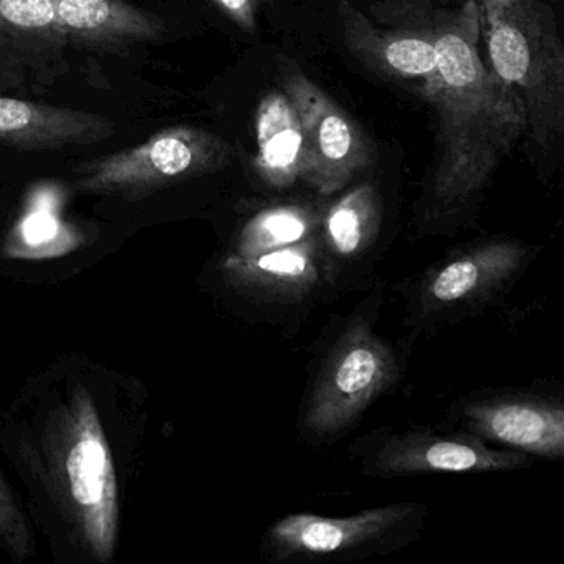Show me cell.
I'll return each mask as SVG.
<instances>
[{
	"instance_id": "4fadbf2b",
	"label": "cell",
	"mask_w": 564,
	"mask_h": 564,
	"mask_svg": "<svg viewBox=\"0 0 564 564\" xmlns=\"http://www.w3.org/2000/svg\"><path fill=\"white\" fill-rule=\"evenodd\" d=\"M110 118L74 108L0 95V147L15 151H61L113 137Z\"/></svg>"
},
{
	"instance_id": "277c9868",
	"label": "cell",
	"mask_w": 564,
	"mask_h": 564,
	"mask_svg": "<svg viewBox=\"0 0 564 564\" xmlns=\"http://www.w3.org/2000/svg\"><path fill=\"white\" fill-rule=\"evenodd\" d=\"M375 312L365 303L349 316L319 359L299 417L300 434L310 444L348 434L401 378L398 351L375 332Z\"/></svg>"
},
{
	"instance_id": "9a60e30c",
	"label": "cell",
	"mask_w": 564,
	"mask_h": 564,
	"mask_svg": "<svg viewBox=\"0 0 564 564\" xmlns=\"http://www.w3.org/2000/svg\"><path fill=\"white\" fill-rule=\"evenodd\" d=\"M256 134V170L269 186L285 189L305 180V134L285 91H270L262 98L257 108Z\"/></svg>"
},
{
	"instance_id": "9c48e42d",
	"label": "cell",
	"mask_w": 564,
	"mask_h": 564,
	"mask_svg": "<svg viewBox=\"0 0 564 564\" xmlns=\"http://www.w3.org/2000/svg\"><path fill=\"white\" fill-rule=\"evenodd\" d=\"M282 75L283 91L305 134V181L322 196H332L366 167L368 143L343 108L299 68L286 64Z\"/></svg>"
},
{
	"instance_id": "ba28073f",
	"label": "cell",
	"mask_w": 564,
	"mask_h": 564,
	"mask_svg": "<svg viewBox=\"0 0 564 564\" xmlns=\"http://www.w3.org/2000/svg\"><path fill=\"white\" fill-rule=\"evenodd\" d=\"M425 508L415 503L371 508L345 518L286 514L263 536L270 560L352 557L368 551H388L415 538Z\"/></svg>"
},
{
	"instance_id": "ac0fdd59",
	"label": "cell",
	"mask_w": 564,
	"mask_h": 564,
	"mask_svg": "<svg viewBox=\"0 0 564 564\" xmlns=\"http://www.w3.org/2000/svg\"><path fill=\"white\" fill-rule=\"evenodd\" d=\"M37 531L22 495L0 467V554L14 564H22L37 554Z\"/></svg>"
},
{
	"instance_id": "8fae6325",
	"label": "cell",
	"mask_w": 564,
	"mask_h": 564,
	"mask_svg": "<svg viewBox=\"0 0 564 564\" xmlns=\"http://www.w3.org/2000/svg\"><path fill=\"white\" fill-rule=\"evenodd\" d=\"M51 0H0V95L52 87L68 70Z\"/></svg>"
},
{
	"instance_id": "3957f363",
	"label": "cell",
	"mask_w": 564,
	"mask_h": 564,
	"mask_svg": "<svg viewBox=\"0 0 564 564\" xmlns=\"http://www.w3.org/2000/svg\"><path fill=\"white\" fill-rule=\"evenodd\" d=\"M487 65L520 98L528 131L546 144L563 131L564 52L544 0H480Z\"/></svg>"
},
{
	"instance_id": "52a82bcc",
	"label": "cell",
	"mask_w": 564,
	"mask_h": 564,
	"mask_svg": "<svg viewBox=\"0 0 564 564\" xmlns=\"http://www.w3.org/2000/svg\"><path fill=\"white\" fill-rule=\"evenodd\" d=\"M352 457L371 477H412L424 474H484L508 471L531 465V457L517 451L494 448L465 431L434 429H379L352 444Z\"/></svg>"
},
{
	"instance_id": "d6986e66",
	"label": "cell",
	"mask_w": 564,
	"mask_h": 564,
	"mask_svg": "<svg viewBox=\"0 0 564 564\" xmlns=\"http://www.w3.org/2000/svg\"><path fill=\"white\" fill-rule=\"evenodd\" d=\"M220 12L243 31L256 29L257 0H213Z\"/></svg>"
},
{
	"instance_id": "6da1fadb",
	"label": "cell",
	"mask_w": 564,
	"mask_h": 564,
	"mask_svg": "<svg viewBox=\"0 0 564 564\" xmlns=\"http://www.w3.org/2000/svg\"><path fill=\"white\" fill-rule=\"evenodd\" d=\"M148 392L82 352L41 369L0 411V457L61 564H110Z\"/></svg>"
},
{
	"instance_id": "30bf717a",
	"label": "cell",
	"mask_w": 564,
	"mask_h": 564,
	"mask_svg": "<svg viewBox=\"0 0 564 564\" xmlns=\"http://www.w3.org/2000/svg\"><path fill=\"white\" fill-rule=\"evenodd\" d=\"M460 431L530 457L564 455V408L536 392L468 395L454 405Z\"/></svg>"
},
{
	"instance_id": "5bb4252c",
	"label": "cell",
	"mask_w": 564,
	"mask_h": 564,
	"mask_svg": "<svg viewBox=\"0 0 564 564\" xmlns=\"http://www.w3.org/2000/svg\"><path fill=\"white\" fill-rule=\"evenodd\" d=\"M58 29L70 47L121 51L166 34L163 19L127 0H51Z\"/></svg>"
},
{
	"instance_id": "7c38bea8",
	"label": "cell",
	"mask_w": 564,
	"mask_h": 564,
	"mask_svg": "<svg viewBox=\"0 0 564 564\" xmlns=\"http://www.w3.org/2000/svg\"><path fill=\"white\" fill-rule=\"evenodd\" d=\"M223 275L234 292L276 303L303 300L322 280H333L319 232L289 242H236L224 259Z\"/></svg>"
},
{
	"instance_id": "8992f818",
	"label": "cell",
	"mask_w": 564,
	"mask_h": 564,
	"mask_svg": "<svg viewBox=\"0 0 564 564\" xmlns=\"http://www.w3.org/2000/svg\"><path fill=\"white\" fill-rule=\"evenodd\" d=\"M531 257L530 247L514 240L478 243L448 257L412 286V322L424 328L485 308L513 285Z\"/></svg>"
},
{
	"instance_id": "5b68a950",
	"label": "cell",
	"mask_w": 564,
	"mask_h": 564,
	"mask_svg": "<svg viewBox=\"0 0 564 564\" xmlns=\"http://www.w3.org/2000/svg\"><path fill=\"white\" fill-rule=\"evenodd\" d=\"M230 154L229 144L209 131L166 128L138 147L80 164L75 170V189L91 196L141 200L219 170Z\"/></svg>"
},
{
	"instance_id": "2e32d148",
	"label": "cell",
	"mask_w": 564,
	"mask_h": 564,
	"mask_svg": "<svg viewBox=\"0 0 564 564\" xmlns=\"http://www.w3.org/2000/svg\"><path fill=\"white\" fill-rule=\"evenodd\" d=\"M341 18L346 44L368 67L399 78H425L435 70L432 37L378 31L346 2Z\"/></svg>"
},
{
	"instance_id": "e0dca14e",
	"label": "cell",
	"mask_w": 564,
	"mask_h": 564,
	"mask_svg": "<svg viewBox=\"0 0 564 564\" xmlns=\"http://www.w3.org/2000/svg\"><path fill=\"white\" fill-rule=\"evenodd\" d=\"M381 224L376 191L369 184L356 187L333 204L323 220V246L333 276L339 260H355L372 246Z\"/></svg>"
},
{
	"instance_id": "7a4b0ae2",
	"label": "cell",
	"mask_w": 564,
	"mask_h": 564,
	"mask_svg": "<svg viewBox=\"0 0 564 564\" xmlns=\"http://www.w3.org/2000/svg\"><path fill=\"white\" fill-rule=\"evenodd\" d=\"M435 34V70L425 95L438 117L441 158L431 181L434 213L447 216L484 189L500 161L527 134L523 104L478 52L480 11L468 0Z\"/></svg>"
}]
</instances>
